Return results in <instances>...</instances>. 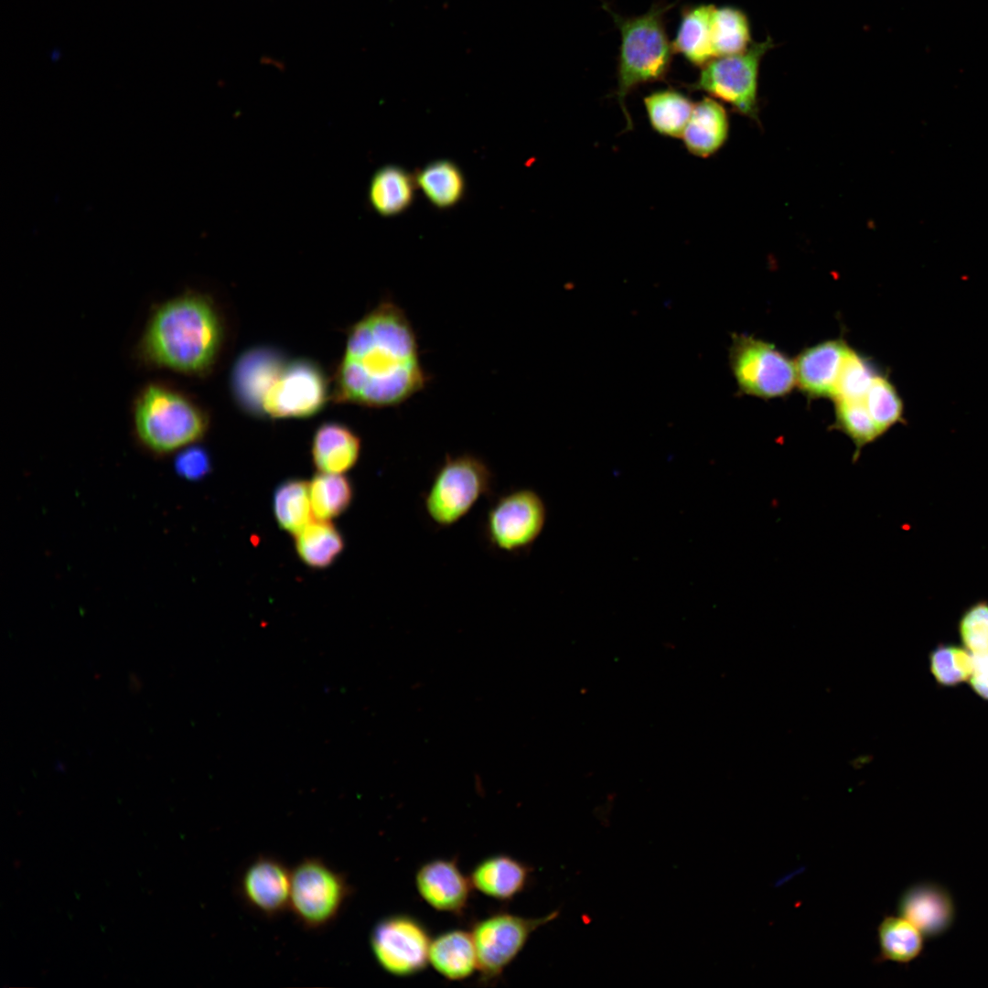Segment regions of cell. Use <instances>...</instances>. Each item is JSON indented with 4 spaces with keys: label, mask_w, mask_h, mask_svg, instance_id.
Wrapping results in <instances>:
<instances>
[{
    "label": "cell",
    "mask_w": 988,
    "mask_h": 988,
    "mask_svg": "<svg viewBox=\"0 0 988 988\" xmlns=\"http://www.w3.org/2000/svg\"><path fill=\"white\" fill-rule=\"evenodd\" d=\"M428 381L411 321L400 306L384 300L350 328L332 396L338 403L395 407Z\"/></svg>",
    "instance_id": "obj_1"
},
{
    "label": "cell",
    "mask_w": 988,
    "mask_h": 988,
    "mask_svg": "<svg viewBox=\"0 0 988 988\" xmlns=\"http://www.w3.org/2000/svg\"><path fill=\"white\" fill-rule=\"evenodd\" d=\"M223 325L211 301L186 294L157 307L141 342L149 362L187 374H201L215 363L223 341Z\"/></svg>",
    "instance_id": "obj_2"
},
{
    "label": "cell",
    "mask_w": 988,
    "mask_h": 988,
    "mask_svg": "<svg viewBox=\"0 0 988 988\" xmlns=\"http://www.w3.org/2000/svg\"><path fill=\"white\" fill-rule=\"evenodd\" d=\"M209 426L205 412L189 397L160 384L142 390L134 407L135 436L148 453L166 456L203 437Z\"/></svg>",
    "instance_id": "obj_3"
},
{
    "label": "cell",
    "mask_w": 988,
    "mask_h": 988,
    "mask_svg": "<svg viewBox=\"0 0 988 988\" xmlns=\"http://www.w3.org/2000/svg\"><path fill=\"white\" fill-rule=\"evenodd\" d=\"M671 6L659 4L645 14L631 17L620 16L608 9L621 37L616 96L628 129L633 124L625 105L626 97L641 84L664 80L671 68L674 51L664 26V14Z\"/></svg>",
    "instance_id": "obj_4"
},
{
    "label": "cell",
    "mask_w": 988,
    "mask_h": 988,
    "mask_svg": "<svg viewBox=\"0 0 988 988\" xmlns=\"http://www.w3.org/2000/svg\"><path fill=\"white\" fill-rule=\"evenodd\" d=\"M493 478L489 465L478 456L446 455L424 494L426 515L442 528L456 524L490 493Z\"/></svg>",
    "instance_id": "obj_5"
},
{
    "label": "cell",
    "mask_w": 988,
    "mask_h": 988,
    "mask_svg": "<svg viewBox=\"0 0 988 988\" xmlns=\"http://www.w3.org/2000/svg\"><path fill=\"white\" fill-rule=\"evenodd\" d=\"M558 916L559 910L542 918H525L499 910L473 921L469 931L477 952L478 982L489 985L497 983L532 934Z\"/></svg>",
    "instance_id": "obj_6"
},
{
    "label": "cell",
    "mask_w": 988,
    "mask_h": 988,
    "mask_svg": "<svg viewBox=\"0 0 988 988\" xmlns=\"http://www.w3.org/2000/svg\"><path fill=\"white\" fill-rule=\"evenodd\" d=\"M732 373L741 392L772 399L797 385L794 360L775 345L746 334H734L729 350Z\"/></svg>",
    "instance_id": "obj_7"
},
{
    "label": "cell",
    "mask_w": 988,
    "mask_h": 988,
    "mask_svg": "<svg viewBox=\"0 0 988 988\" xmlns=\"http://www.w3.org/2000/svg\"><path fill=\"white\" fill-rule=\"evenodd\" d=\"M350 895L342 874L322 859L307 857L291 871L289 908L307 929H319L333 922Z\"/></svg>",
    "instance_id": "obj_8"
},
{
    "label": "cell",
    "mask_w": 988,
    "mask_h": 988,
    "mask_svg": "<svg viewBox=\"0 0 988 988\" xmlns=\"http://www.w3.org/2000/svg\"><path fill=\"white\" fill-rule=\"evenodd\" d=\"M770 46L768 39L752 44L742 53L713 59L701 68L690 89L705 92L729 104L738 113L757 120L759 63Z\"/></svg>",
    "instance_id": "obj_9"
},
{
    "label": "cell",
    "mask_w": 988,
    "mask_h": 988,
    "mask_svg": "<svg viewBox=\"0 0 988 988\" xmlns=\"http://www.w3.org/2000/svg\"><path fill=\"white\" fill-rule=\"evenodd\" d=\"M547 519L543 499L533 489H517L499 496L487 511L484 533L490 545L515 553L530 548Z\"/></svg>",
    "instance_id": "obj_10"
},
{
    "label": "cell",
    "mask_w": 988,
    "mask_h": 988,
    "mask_svg": "<svg viewBox=\"0 0 988 988\" xmlns=\"http://www.w3.org/2000/svg\"><path fill=\"white\" fill-rule=\"evenodd\" d=\"M431 936L425 925L407 914L381 918L370 934V946L379 966L395 977H411L429 963Z\"/></svg>",
    "instance_id": "obj_11"
},
{
    "label": "cell",
    "mask_w": 988,
    "mask_h": 988,
    "mask_svg": "<svg viewBox=\"0 0 988 988\" xmlns=\"http://www.w3.org/2000/svg\"><path fill=\"white\" fill-rule=\"evenodd\" d=\"M328 398V381L319 365L308 359L287 360L264 398L263 417L308 418Z\"/></svg>",
    "instance_id": "obj_12"
},
{
    "label": "cell",
    "mask_w": 988,
    "mask_h": 988,
    "mask_svg": "<svg viewBox=\"0 0 988 988\" xmlns=\"http://www.w3.org/2000/svg\"><path fill=\"white\" fill-rule=\"evenodd\" d=\"M286 360L282 352L267 346L253 347L241 354L232 368L231 386L242 410L263 417L264 398Z\"/></svg>",
    "instance_id": "obj_13"
},
{
    "label": "cell",
    "mask_w": 988,
    "mask_h": 988,
    "mask_svg": "<svg viewBox=\"0 0 988 988\" xmlns=\"http://www.w3.org/2000/svg\"><path fill=\"white\" fill-rule=\"evenodd\" d=\"M240 891L250 907L276 917L289 908L291 871L277 858L259 856L242 872Z\"/></svg>",
    "instance_id": "obj_14"
},
{
    "label": "cell",
    "mask_w": 988,
    "mask_h": 988,
    "mask_svg": "<svg viewBox=\"0 0 988 988\" xmlns=\"http://www.w3.org/2000/svg\"><path fill=\"white\" fill-rule=\"evenodd\" d=\"M897 912L927 939L945 934L956 917L952 895L944 886L932 881L918 882L907 887L898 899Z\"/></svg>",
    "instance_id": "obj_15"
},
{
    "label": "cell",
    "mask_w": 988,
    "mask_h": 988,
    "mask_svg": "<svg viewBox=\"0 0 988 988\" xmlns=\"http://www.w3.org/2000/svg\"><path fill=\"white\" fill-rule=\"evenodd\" d=\"M419 896L432 908L461 915L467 907L472 885L456 858H436L422 864L415 874Z\"/></svg>",
    "instance_id": "obj_16"
},
{
    "label": "cell",
    "mask_w": 988,
    "mask_h": 988,
    "mask_svg": "<svg viewBox=\"0 0 988 988\" xmlns=\"http://www.w3.org/2000/svg\"><path fill=\"white\" fill-rule=\"evenodd\" d=\"M850 346L842 338L828 339L802 349L794 360L797 385L811 398H832Z\"/></svg>",
    "instance_id": "obj_17"
},
{
    "label": "cell",
    "mask_w": 988,
    "mask_h": 988,
    "mask_svg": "<svg viewBox=\"0 0 988 988\" xmlns=\"http://www.w3.org/2000/svg\"><path fill=\"white\" fill-rule=\"evenodd\" d=\"M532 871L528 864L513 856L495 854L478 862L468 877L477 891L506 902L525 890Z\"/></svg>",
    "instance_id": "obj_18"
},
{
    "label": "cell",
    "mask_w": 988,
    "mask_h": 988,
    "mask_svg": "<svg viewBox=\"0 0 988 988\" xmlns=\"http://www.w3.org/2000/svg\"><path fill=\"white\" fill-rule=\"evenodd\" d=\"M729 134V118L720 102L705 96L694 102L691 117L681 139L686 150L701 158L717 153Z\"/></svg>",
    "instance_id": "obj_19"
},
{
    "label": "cell",
    "mask_w": 988,
    "mask_h": 988,
    "mask_svg": "<svg viewBox=\"0 0 988 988\" xmlns=\"http://www.w3.org/2000/svg\"><path fill=\"white\" fill-rule=\"evenodd\" d=\"M360 451L359 435L338 422L322 424L312 440V459L319 472L345 473L357 464Z\"/></svg>",
    "instance_id": "obj_20"
},
{
    "label": "cell",
    "mask_w": 988,
    "mask_h": 988,
    "mask_svg": "<svg viewBox=\"0 0 988 988\" xmlns=\"http://www.w3.org/2000/svg\"><path fill=\"white\" fill-rule=\"evenodd\" d=\"M429 963L448 981H463L478 970L476 948L470 931H445L432 939Z\"/></svg>",
    "instance_id": "obj_21"
},
{
    "label": "cell",
    "mask_w": 988,
    "mask_h": 988,
    "mask_svg": "<svg viewBox=\"0 0 988 988\" xmlns=\"http://www.w3.org/2000/svg\"><path fill=\"white\" fill-rule=\"evenodd\" d=\"M414 176L405 168L389 164L375 171L368 188L372 209L382 217H394L413 204L416 190Z\"/></svg>",
    "instance_id": "obj_22"
},
{
    "label": "cell",
    "mask_w": 988,
    "mask_h": 988,
    "mask_svg": "<svg viewBox=\"0 0 988 988\" xmlns=\"http://www.w3.org/2000/svg\"><path fill=\"white\" fill-rule=\"evenodd\" d=\"M714 8L712 5L685 8L671 43L673 51L680 53L690 64L696 67L703 68L714 59L712 43Z\"/></svg>",
    "instance_id": "obj_23"
},
{
    "label": "cell",
    "mask_w": 988,
    "mask_h": 988,
    "mask_svg": "<svg viewBox=\"0 0 988 988\" xmlns=\"http://www.w3.org/2000/svg\"><path fill=\"white\" fill-rule=\"evenodd\" d=\"M414 179L417 188L440 209L455 207L466 193L465 176L458 165L449 159L426 164L417 171Z\"/></svg>",
    "instance_id": "obj_24"
},
{
    "label": "cell",
    "mask_w": 988,
    "mask_h": 988,
    "mask_svg": "<svg viewBox=\"0 0 988 988\" xmlns=\"http://www.w3.org/2000/svg\"><path fill=\"white\" fill-rule=\"evenodd\" d=\"M295 546L301 561L312 568H326L344 549V540L329 521H311L295 534Z\"/></svg>",
    "instance_id": "obj_25"
},
{
    "label": "cell",
    "mask_w": 988,
    "mask_h": 988,
    "mask_svg": "<svg viewBox=\"0 0 988 988\" xmlns=\"http://www.w3.org/2000/svg\"><path fill=\"white\" fill-rule=\"evenodd\" d=\"M693 105L694 102L688 96L673 89L657 91L644 98L651 128L659 134L671 138L682 137Z\"/></svg>",
    "instance_id": "obj_26"
},
{
    "label": "cell",
    "mask_w": 988,
    "mask_h": 988,
    "mask_svg": "<svg viewBox=\"0 0 988 988\" xmlns=\"http://www.w3.org/2000/svg\"><path fill=\"white\" fill-rule=\"evenodd\" d=\"M878 961L908 964L923 951V934L901 916H887L878 929Z\"/></svg>",
    "instance_id": "obj_27"
},
{
    "label": "cell",
    "mask_w": 988,
    "mask_h": 988,
    "mask_svg": "<svg viewBox=\"0 0 988 988\" xmlns=\"http://www.w3.org/2000/svg\"><path fill=\"white\" fill-rule=\"evenodd\" d=\"M273 510L282 529L295 534L313 519L308 483L298 478L278 485L273 496Z\"/></svg>",
    "instance_id": "obj_28"
},
{
    "label": "cell",
    "mask_w": 988,
    "mask_h": 988,
    "mask_svg": "<svg viewBox=\"0 0 988 988\" xmlns=\"http://www.w3.org/2000/svg\"><path fill=\"white\" fill-rule=\"evenodd\" d=\"M314 518L330 521L348 510L353 488L343 474L319 472L308 483Z\"/></svg>",
    "instance_id": "obj_29"
},
{
    "label": "cell",
    "mask_w": 988,
    "mask_h": 988,
    "mask_svg": "<svg viewBox=\"0 0 988 988\" xmlns=\"http://www.w3.org/2000/svg\"><path fill=\"white\" fill-rule=\"evenodd\" d=\"M750 27L746 15L732 6L715 7L712 16L714 58L746 51L750 46Z\"/></svg>",
    "instance_id": "obj_30"
},
{
    "label": "cell",
    "mask_w": 988,
    "mask_h": 988,
    "mask_svg": "<svg viewBox=\"0 0 988 988\" xmlns=\"http://www.w3.org/2000/svg\"><path fill=\"white\" fill-rule=\"evenodd\" d=\"M832 428L846 435L854 445L853 462H857L864 446L877 440L879 434L863 400L834 401Z\"/></svg>",
    "instance_id": "obj_31"
},
{
    "label": "cell",
    "mask_w": 988,
    "mask_h": 988,
    "mask_svg": "<svg viewBox=\"0 0 988 988\" xmlns=\"http://www.w3.org/2000/svg\"><path fill=\"white\" fill-rule=\"evenodd\" d=\"M929 671L940 687H956L969 682L972 653L962 644L939 643L929 653Z\"/></svg>",
    "instance_id": "obj_32"
},
{
    "label": "cell",
    "mask_w": 988,
    "mask_h": 988,
    "mask_svg": "<svg viewBox=\"0 0 988 988\" xmlns=\"http://www.w3.org/2000/svg\"><path fill=\"white\" fill-rule=\"evenodd\" d=\"M863 401L881 435L902 419V400L891 381L880 372L874 378Z\"/></svg>",
    "instance_id": "obj_33"
},
{
    "label": "cell",
    "mask_w": 988,
    "mask_h": 988,
    "mask_svg": "<svg viewBox=\"0 0 988 988\" xmlns=\"http://www.w3.org/2000/svg\"><path fill=\"white\" fill-rule=\"evenodd\" d=\"M879 372L871 360L849 348L843 360L832 400H863Z\"/></svg>",
    "instance_id": "obj_34"
},
{
    "label": "cell",
    "mask_w": 988,
    "mask_h": 988,
    "mask_svg": "<svg viewBox=\"0 0 988 988\" xmlns=\"http://www.w3.org/2000/svg\"><path fill=\"white\" fill-rule=\"evenodd\" d=\"M957 629L961 644L972 654L988 651V600H978L965 608Z\"/></svg>",
    "instance_id": "obj_35"
},
{
    "label": "cell",
    "mask_w": 988,
    "mask_h": 988,
    "mask_svg": "<svg viewBox=\"0 0 988 988\" xmlns=\"http://www.w3.org/2000/svg\"><path fill=\"white\" fill-rule=\"evenodd\" d=\"M178 454L177 468L183 477L188 479H199L209 471L210 459L203 448L192 445L182 449Z\"/></svg>",
    "instance_id": "obj_36"
},
{
    "label": "cell",
    "mask_w": 988,
    "mask_h": 988,
    "mask_svg": "<svg viewBox=\"0 0 988 988\" xmlns=\"http://www.w3.org/2000/svg\"><path fill=\"white\" fill-rule=\"evenodd\" d=\"M970 686L976 695L988 701V651L972 654Z\"/></svg>",
    "instance_id": "obj_37"
},
{
    "label": "cell",
    "mask_w": 988,
    "mask_h": 988,
    "mask_svg": "<svg viewBox=\"0 0 988 988\" xmlns=\"http://www.w3.org/2000/svg\"><path fill=\"white\" fill-rule=\"evenodd\" d=\"M872 760V755L862 754L851 759L849 763L854 769H860L870 764Z\"/></svg>",
    "instance_id": "obj_38"
}]
</instances>
